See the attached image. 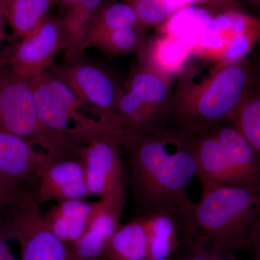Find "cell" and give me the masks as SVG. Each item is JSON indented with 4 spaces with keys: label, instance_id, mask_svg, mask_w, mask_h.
I'll use <instances>...</instances> for the list:
<instances>
[{
    "label": "cell",
    "instance_id": "cell-35",
    "mask_svg": "<svg viewBox=\"0 0 260 260\" xmlns=\"http://www.w3.org/2000/svg\"><path fill=\"white\" fill-rule=\"evenodd\" d=\"M125 1L126 3H129H129H131V2L133 1V0H125Z\"/></svg>",
    "mask_w": 260,
    "mask_h": 260
},
{
    "label": "cell",
    "instance_id": "cell-2",
    "mask_svg": "<svg viewBox=\"0 0 260 260\" xmlns=\"http://www.w3.org/2000/svg\"><path fill=\"white\" fill-rule=\"evenodd\" d=\"M190 58L179 75L172 104L164 124L193 133L232 120L252 86L254 74L247 59L206 68Z\"/></svg>",
    "mask_w": 260,
    "mask_h": 260
},
{
    "label": "cell",
    "instance_id": "cell-32",
    "mask_svg": "<svg viewBox=\"0 0 260 260\" xmlns=\"http://www.w3.org/2000/svg\"><path fill=\"white\" fill-rule=\"evenodd\" d=\"M8 238L0 225V260H16L10 250Z\"/></svg>",
    "mask_w": 260,
    "mask_h": 260
},
{
    "label": "cell",
    "instance_id": "cell-19",
    "mask_svg": "<svg viewBox=\"0 0 260 260\" xmlns=\"http://www.w3.org/2000/svg\"><path fill=\"white\" fill-rule=\"evenodd\" d=\"M145 28L141 25L114 30L88 31L81 44L78 54L88 48H96L109 57L139 54L146 43Z\"/></svg>",
    "mask_w": 260,
    "mask_h": 260
},
{
    "label": "cell",
    "instance_id": "cell-11",
    "mask_svg": "<svg viewBox=\"0 0 260 260\" xmlns=\"http://www.w3.org/2000/svg\"><path fill=\"white\" fill-rule=\"evenodd\" d=\"M67 40L60 18L47 15L13 47L8 48V64L15 73L32 79L50 69Z\"/></svg>",
    "mask_w": 260,
    "mask_h": 260
},
{
    "label": "cell",
    "instance_id": "cell-25",
    "mask_svg": "<svg viewBox=\"0 0 260 260\" xmlns=\"http://www.w3.org/2000/svg\"><path fill=\"white\" fill-rule=\"evenodd\" d=\"M138 25L140 24L133 5L112 2L102 3L93 15L86 32L122 29Z\"/></svg>",
    "mask_w": 260,
    "mask_h": 260
},
{
    "label": "cell",
    "instance_id": "cell-21",
    "mask_svg": "<svg viewBox=\"0 0 260 260\" xmlns=\"http://www.w3.org/2000/svg\"><path fill=\"white\" fill-rule=\"evenodd\" d=\"M213 18L204 8L194 6L181 8L159 26L160 34L179 39L193 50Z\"/></svg>",
    "mask_w": 260,
    "mask_h": 260
},
{
    "label": "cell",
    "instance_id": "cell-5",
    "mask_svg": "<svg viewBox=\"0 0 260 260\" xmlns=\"http://www.w3.org/2000/svg\"><path fill=\"white\" fill-rule=\"evenodd\" d=\"M189 135L202 194L222 186L260 187V155L234 121Z\"/></svg>",
    "mask_w": 260,
    "mask_h": 260
},
{
    "label": "cell",
    "instance_id": "cell-18",
    "mask_svg": "<svg viewBox=\"0 0 260 260\" xmlns=\"http://www.w3.org/2000/svg\"><path fill=\"white\" fill-rule=\"evenodd\" d=\"M192 48L170 36L159 34L147 40L139 53L141 65L171 75H179L191 57Z\"/></svg>",
    "mask_w": 260,
    "mask_h": 260
},
{
    "label": "cell",
    "instance_id": "cell-12",
    "mask_svg": "<svg viewBox=\"0 0 260 260\" xmlns=\"http://www.w3.org/2000/svg\"><path fill=\"white\" fill-rule=\"evenodd\" d=\"M0 131L27 138L39 146L31 79L15 73L9 65L0 69Z\"/></svg>",
    "mask_w": 260,
    "mask_h": 260
},
{
    "label": "cell",
    "instance_id": "cell-8",
    "mask_svg": "<svg viewBox=\"0 0 260 260\" xmlns=\"http://www.w3.org/2000/svg\"><path fill=\"white\" fill-rule=\"evenodd\" d=\"M260 39V19L243 10H227L212 18L191 56L212 64L246 59Z\"/></svg>",
    "mask_w": 260,
    "mask_h": 260
},
{
    "label": "cell",
    "instance_id": "cell-10",
    "mask_svg": "<svg viewBox=\"0 0 260 260\" xmlns=\"http://www.w3.org/2000/svg\"><path fill=\"white\" fill-rule=\"evenodd\" d=\"M40 205L36 196L24 200L0 218V225L18 243L22 260H68V246L48 228Z\"/></svg>",
    "mask_w": 260,
    "mask_h": 260
},
{
    "label": "cell",
    "instance_id": "cell-3",
    "mask_svg": "<svg viewBox=\"0 0 260 260\" xmlns=\"http://www.w3.org/2000/svg\"><path fill=\"white\" fill-rule=\"evenodd\" d=\"M178 213L181 235L225 250H246L260 222V187L216 188Z\"/></svg>",
    "mask_w": 260,
    "mask_h": 260
},
{
    "label": "cell",
    "instance_id": "cell-9",
    "mask_svg": "<svg viewBox=\"0 0 260 260\" xmlns=\"http://www.w3.org/2000/svg\"><path fill=\"white\" fill-rule=\"evenodd\" d=\"M85 168L90 196L122 213L126 203L127 185L122 162L120 140L104 134L93 138L80 150Z\"/></svg>",
    "mask_w": 260,
    "mask_h": 260
},
{
    "label": "cell",
    "instance_id": "cell-24",
    "mask_svg": "<svg viewBox=\"0 0 260 260\" xmlns=\"http://www.w3.org/2000/svg\"><path fill=\"white\" fill-rule=\"evenodd\" d=\"M232 121L260 155V86L249 89Z\"/></svg>",
    "mask_w": 260,
    "mask_h": 260
},
{
    "label": "cell",
    "instance_id": "cell-13",
    "mask_svg": "<svg viewBox=\"0 0 260 260\" xmlns=\"http://www.w3.org/2000/svg\"><path fill=\"white\" fill-rule=\"evenodd\" d=\"M90 196L85 164L80 155L51 160L43 171L36 190L40 205L69 200H85Z\"/></svg>",
    "mask_w": 260,
    "mask_h": 260
},
{
    "label": "cell",
    "instance_id": "cell-29",
    "mask_svg": "<svg viewBox=\"0 0 260 260\" xmlns=\"http://www.w3.org/2000/svg\"><path fill=\"white\" fill-rule=\"evenodd\" d=\"M171 3L177 10L194 4H208L220 6L227 10H243L242 5L237 0H170Z\"/></svg>",
    "mask_w": 260,
    "mask_h": 260
},
{
    "label": "cell",
    "instance_id": "cell-4",
    "mask_svg": "<svg viewBox=\"0 0 260 260\" xmlns=\"http://www.w3.org/2000/svg\"><path fill=\"white\" fill-rule=\"evenodd\" d=\"M39 121V146L54 158L79 155L90 140L111 134L98 119L85 115L83 103L47 70L31 79Z\"/></svg>",
    "mask_w": 260,
    "mask_h": 260
},
{
    "label": "cell",
    "instance_id": "cell-6",
    "mask_svg": "<svg viewBox=\"0 0 260 260\" xmlns=\"http://www.w3.org/2000/svg\"><path fill=\"white\" fill-rule=\"evenodd\" d=\"M80 56L62 64H54L49 70L74 92L85 111L97 117L122 145L128 137L117 112L123 88L109 70Z\"/></svg>",
    "mask_w": 260,
    "mask_h": 260
},
{
    "label": "cell",
    "instance_id": "cell-23",
    "mask_svg": "<svg viewBox=\"0 0 260 260\" xmlns=\"http://www.w3.org/2000/svg\"><path fill=\"white\" fill-rule=\"evenodd\" d=\"M54 0H8L6 21L13 37L21 39L48 15Z\"/></svg>",
    "mask_w": 260,
    "mask_h": 260
},
{
    "label": "cell",
    "instance_id": "cell-15",
    "mask_svg": "<svg viewBox=\"0 0 260 260\" xmlns=\"http://www.w3.org/2000/svg\"><path fill=\"white\" fill-rule=\"evenodd\" d=\"M121 215L102 200L97 201L83 236L68 246V260H106L108 245L121 224Z\"/></svg>",
    "mask_w": 260,
    "mask_h": 260
},
{
    "label": "cell",
    "instance_id": "cell-7",
    "mask_svg": "<svg viewBox=\"0 0 260 260\" xmlns=\"http://www.w3.org/2000/svg\"><path fill=\"white\" fill-rule=\"evenodd\" d=\"M174 90L172 75L141 64L133 68L117 103L127 136L162 125Z\"/></svg>",
    "mask_w": 260,
    "mask_h": 260
},
{
    "label": "cell",
    "instance_id": "cell-34",
    "mask_svg": "<svg viewBox=\"0 0 260 260\" xmlns=\"http://www.w3.org/2000/svg\"><path fill=\"white\" fill-rule=\"evenodd\" d=\"M251 3H254V4L260 5V0H249Z\"/></svg>",
    "mask_w": 260,
    "mask_h": 260
},
{
    "label": "cell",
    "instance_id": "cell-31",
    "mask_svg": "<svg viewBox=\"0 0 260 260\" xmlns=\"http://www.w3.org/2000/svg\"><path fill=\"white\" fill-rule=\"evenodd\" d=\"M250 254L251 260H260V222L256 228L246 250Z\"/></svg>",
    "mask_w": 260,
    "mask_h": 260
},
{
    "label": "cell",
    "instance_id": "cell-27",
    "mask_svg": "<svg viewBox=\"0 0 260 260\" xmlns=\"http://www.w3.org/2000/svg\"><path fill=\"white\" fill-rule=\"evenodd\" d=\"M129 4L145 28L160 26L178 11L170 0H133Z\"/></svg>",
    "mask_w": 260,
    "mask_h": 260
},
{
    "label": "cell",
    "instance_id": "cell-26",
    "mask_svg": "<svg viewBox=\"0 0 260 260\" xmlns=\"http://www.w3.org/2000/svg\"><path fill=\"white\" fill-rule=\"evenodd\" d=\"M172 260H241L232 251L219 248L198 237L181 235V244Z\"/></svg>",
    "mask_w": 260,
    "mask_h": 260
},
{
    "label": "cell",
    "instance_id": "cell-30",
    "mask_svg": "<svg viewBox=\"0 0 260 260\" xmlns=\"http://www.w3.org/2000/svg\"><path fill=\"white\" fill-rule=\"evenodd\" d=\"M8 0H0V69L8 66V49H3V43L6 39L5 23L6 21V8Z\"/></svg>",
    "mask_w": 260,
    "mask_h": 260
},
{
    "label": "cell",
    "instance_id": "cell-36",
    "mask_svg": "<svg viewBox=\"0 0 260 260\" xmlns=\"http://www.w3.org/2000/svg\"><path fill=\"white\" fill-rule=\"evenodd\" d=\"M259 86H260V85H259Z\"/></svg>",
    "mask_w": 260,
    "mask_h": 260
},
{
    "label": "cell",
    "instance_id": "cell-28",
    "mask_svg": "<svg viewBox=\"0 0 260 260\" xmlns=\"http://www.w3.org/2000/svg\"><path fill=\"white\" fill-rule=\"evenodd\" d=\"M36 189L0 172V217L36 194Z\"/></svg>",
    "mask_w": 260,
    "mask_h": 260
},
{
    "label": "cell",
    "instance_id": "cell-16",
    "mask_svg": "<svg viewBox=\"0 0 260 260\" xmlns=\"http://www.w3.org/2000/svg\"><path fill=\"white\" fill-rule=\"evenodd\" d=\"M97 202L69 200L59 202L43 214L48 228L68 246L83 236Z\"/></svg>",
    "mask_w": 260,
    "mask_h": 260
},
{
    "label": "cell",
    "instance_id": "cell-17",
    "mask_svg": "<svg viewBox=\"0 0 260 260\" xmlns=\"http://www.w3.org/2000/svg\"><path fill=\"white\" fill-rule=\"evenodd\" d=\"M143 217L148 233V260H172L181 244L177 210H158Z\"/></svg>",
    "mask_w": 260,
    "mask_h": 260
},
{
    "label": "cell",
    "instance_id": "cell-20",
    "mask_svg": "<svg viewBox=\"0 0 260 260\" xmlns=\"http://www.w3.org/2000/svg\"><path fill=\"white\" fill-rule=\"evenodd\" d=\"M148 233L144 217L133 215L121 223L108 245L106 260H148Z\"/></svg>",
    "mask_w": 260,
    "mask_h": 260
},
{
    "label": "cell",
    "instance_id": "cell-1",
    "mask_svg": "<svg viewBox=\"0 0 260 260\" xmlns=\"http://www.w3.org/2000/svg\"><path fill=\"white\" fill-rule=\"evenodd\" d=\"M121 147L133 215L179 211L191 204L188 189L197 162L189 133L162 124L130 135Z\"/></svg>",
    "mask_w": 260,
    "mask_h": 260
},
{
    "label": "cell",
    "instance_id": "cell-33",
    "mask_svg": "<svg viewBox=\"0 0 260 260\" xmlns=\"http://www.w3.org/2000/svg\"><path fill=\"white\" fill-rule=\"evenodd\" d=\"M82 0H54L55 5H61L66 8H69L72 5L80 3Z\"/></svg>",
    "mask_w": 260,
    "mask_h": 260
},
{
    "label": "cell",
    "instance_id": "cell-14",
    "mask_svg": "<svg viewBox=\"0 0 260 260\" xmlns=\"http://www.w3.org/2000/svg\"><path fill=\"white\" fill-rule=\"evenodd\" d=\"M32 140L0 131V172L37 190L39 178L54 157L37 150Z\"/></svg>",
    "mask_w": 260,
    "mask_h": 260
},
{
    "label": "cell",
    "instance_id": "cell-22",
    "mask_svg": "<svg viewBox=\"0 0 260 260\" xmlns=\"http://www.w3.org/2000/svg\"><path fill=\"white\" fill-rule=\"evenodd\" d=\"M102 4V0H82L67 8L66 13L60 18L67 40L64 61L79 56L80 46L89 24Z\"/></svg>",
    "mask_w": 260,
    "mask_h": 260
}]
</instances>
